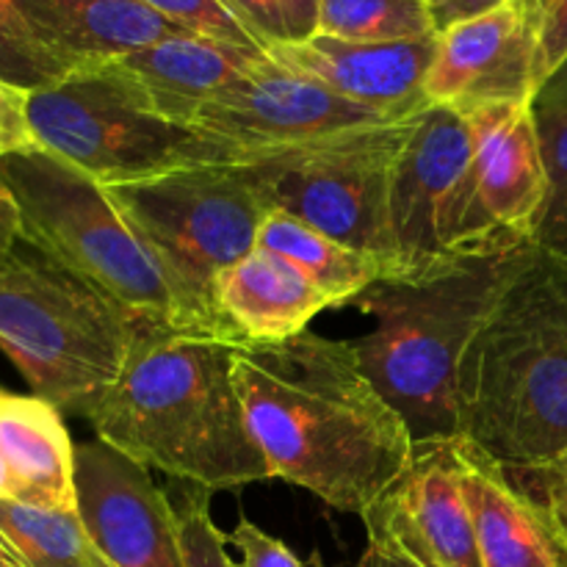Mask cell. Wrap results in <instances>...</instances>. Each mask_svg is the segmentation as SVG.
Here are the masks:
<instances>
[{"instance_id":"obj_10","label":"cell","mask_w":567,"mask_h":567,"mask_svg":"<svg viewBox=\"0 0 567 567\" xmlns=\"http://www.w3.org/2000/svg\"><path fill=\"white\" fill-rule=\"evenodd\" d=\"M391 233L399 277H424L463 258L524 247L493 225L482 203L471 127L460 111L426 105L410 122L393 166Z\"/></svg>"},{"instance_id":"obj_16","label":"cell","mask_w":567,"mask_h":567,"mask_svg":"<svg viewBox=\"0 0 567 567\" xmlns=\"http://www.w3.org/2000/svg\"><path fill=\"white\" fill-rule=\"evenodd\" d=\"M465 120L474 142L476 186L493 225L515 241H532L548 199L546 161L532 103L482 105L465 111Z\"/></svg>"},{"instance_id":"obj_23","label":"cell","mask_w":567,"mask_h":567,"mask_svg":"<svg viewBox=\"0 0 567 567\" xmlns=\"http://www.w3.org/2000/svg\"><path fill=\"white\" fill-rule=\"evenodd\" d=\"M0 529L28 567H116L78 509H44L0 498Z\"/></svg>"},{"instance_id":"obj_41","label":"cell","mask_w":567,"mask_h":567,"mask_svg":"<svg viewBox=\"0 0 567 567\" xmlns=\"http://www.w3.org/2000/svg\"><path fill=\"white\" fill-rule=\"evenodd\" d=\"M6 396H9V393H6V391H3V388H0V402H3V399H6Z\"/></svg>"},{"instance_id":"obj_42","label":"cell","mask_w":567,"mask_h":567,"mask_svg":"<svg viewBox=\"0 0 567 567\" xmlns=\"http://www.w3.org/2000/svg\"><path fill=\"white\" fill-rule=\"evenodd\" d=\"M426 3H432V0H426Z\"/></svg>"},{"instance_id":"obj_17","label":"cell","mask_w":567,"mask_h":567,"mask_svg":"<svg viewBox=\"0 0 567 567\" xmlns=\"http://www.w3.org/2000/svg\"><path fill=\"white\" fill-rule=\"evenodd\" d=\"M465 502L485 567H567V551L535 502L498 460L454 437Z\"/></svg>"},{"instance_id":"obj_36","label":"cell","mask_w":567,"mask_h":567,"mask_svg":"<svg viewBox=\"0 0 567 567\" xmlns=\"http://www.w3.org/2000/svg\"><path fill=\"white\" fill-rule=\"evenodd\" d=\"M17 238H20V210L6 183L0 181V255L9 252Z\"/></svg>"},{"instance_id":"obj_6","label":"cell","mask_w":567,"mask_h":567,"mask_svg":"<svg viewBox=\"0 0 567 567\" xmlns=\"http://www.w3.org/2000/svg\"><path fill=\"white\" fill-rule=\"evenodd\" d=\"M142 330L114 299L22 236L0 255V349L33 396L81 415L122 374Z\"/></svg>"},{"instance_id":"obj_29","label":"cell","mask_w":567,"mask_h":567,"mask_svg":"<svg viewBox=\"0 0 567 567\" xmlns=\"http://www.w3.org/2000/svg\"><path fill=\"white\" fill-rule=\"evenodd\" d=\"M515 485L540 507L567 551V457L540 468H507Z\"/></svg>"},{"instance_id":"obj_8","label":"cell","mask_w":567,"mask_h":567,"mask_svg":"<svg viewBox=\"0 0 567 567\" xmlns=\"http://www.w3.org/2000/svg\"><path fill=\"white\" fill-rule=\"evenodd\" d=\"M28 125L39 147L103 186L238 155L236 144L161 116L114 61L28 92Z\"/></svg>"},{"instance_id":"obj_2","label":"cell","mask_w":567,"mask_h":567,"mask_svg":"<svg viewBox=\"0 0 567 567\" xmlns=\"http://www.w3.org/2000/svg\"><path fill=\"white\" fill-rule=\"evenodd\" d=\"M236 343L147 327L122 374L83 408L97 441L142 468L205 491L275 480L233 377Z\"/></svg>"},{"instance_id":"obj_21","label":"cell","mask_w":567,"mask_h":567,"mask_svg":"<svg viewBox=\"0 0 567 567\" xmlns=\"http://www.w3.org/2000/svg\"><path fill=\"white\" fill-rule=\"evenodd\" d=\"M0 454L14 502L78 509L75 446L55 404L9 393L0 402Z\"/></svg>"},{"instance_id":"obj_9","label":"cell","mask_w":567,"mask_h":567,"mask_svg":"<svg viewBox=\"0 0 567 567\" xmlns=\"http://www.w3.org/2000/svg\"><path fill=\"white\" fill-rule=\"evenodd\" d=\"M413 116L352 127L291 147L260 150L244 155L238 164L247 169L269 210L297 216L324 236L385 260L396 280L391 181Z\"/></svg>"},{"instance_id":"obj_22","label":"cell","mask_w":567,"mask_h":567,"mask_svg":"<svg viewBox=\"0 0 567 567\" xmlns=\"http://www.w3.org/2000/svg\"><path fill=\"white\" fill-rule=\"evenodd\" d=\"M258 247L271 249L302 269L330 299L332 308L352 305L374 282L393 280V269L385 260L347 247L282 210H269L260 227Z\"/></svg>"},{"instance_id":"obj_31","label":"cell","mask_w":567,"mask_h":567,"mask_svg":"<svg viewBox=\"0 0 567 567\" xmlns=\"http://www.w3.org/2000/svg\"><path fill=\"white\" fill-rule=\"evenodd\" d=\"M227 543H233L241 551V563H236V567H302L297 554L286 543L266 535L244 515H238V524L227 535Z\"/></svg>"},{"instance_id":"obj_11","label":"cell","mask_w":567,"mask_h":567,"mask_svg":"<svg viewBox=\"0 0 567 567\" xmlns=\"http://www.w3.org/2000/svg\"><path fill=\"white\" fill-rule=\"evenodd\" d=\"M396 122L286 70L269 55L194 111L188 125L236 144L233 164L249 153L316 142L352 127Z\"/></svg>"},{"instance_id":"obj_39","label":"cell","mask_w":567,"mask_h":567,"mask_svg":"<svg viewBox=\"0 0 567 567\" xmlns=\"http://www.w3.org/2000/svg\"><path fill=\"white\" fill-rule=\"evenodd\" d=\"M0 498H11V480L9 471H6L3 454H0Z\"/></svg>"},{"instance_id":"obj_30","label":"cell","mask_w":567,"mask_h":567,"mask_svg":"<svg viewBox=\"0 0 567 567\" xmlns=\"http://www.w3.org/2000/svg\"><path fill=\"white\" fill-rule=\"evenodd\" d=\"M567 64V0H548L537 31V92Z\"/></svg>"},{"instance_id":"obj_25","label":"cell","mask_w":567,"mask_h":567,"mask_svg":"<svg viewBox=\"0 0 567 567\" xmlns=\"http://www.w3.org/2000/svg\"><path fill=\"white\" fill-rule=\"evenodd\" d=\"M316 33L347 42H413L437 31L426 0H321Z\"/></svg>"},{"instance_id":"obj_1","label":"cell","mask_w":567,"mask_h":567,"mask_svg":"<svg viewBox=\"0 0 567 567\" xmlns=\"http://www.w3.org/2000/svg\"><path fill=\"white\" fill-rule=\"evenodd\" d=\"M233 377L271 476L338 513L363 518L413 457L408 424L349 341L310 330L277 343L241 341Z\"/></svg>"},{"instance_id":"obj_24","label":"cell","mask_w":567,"mask_h":567,"mask_svg":"<svg viewBox=\"0 0 567 567\" xmlns=\"http://www.w3.org/2000/svg\"><path fill=\"white\" fill-rule=\"evenodd\" d=\"M532 111L548 175V199L532 241L567 260V64L537 92Z\"/></svg>"},{"instance_id":"obj_38","label":"cell","mask_w":567,"mask_h":567,"mask_svg":"<svg viewBox=\"0 0 567 567\" xmlns=\"http://www.w3.org/2000/svg\"><path fill=\"white\" fill-rule=\"evenodd\" d=\"M0 567H28L22 563L20 551H17V548L11 546L9 537L3 535V529H0Z\"/></svg>"},{"instance_id":"obj_34","label":"cell","mask_w":567,"mask_h":567,"mask_svg":"<svg viewBox=\"0 0 567 567\" xmlns=\"http://www.w3.org/2000/svg\"><path fill=\"white\" fill-rule=\"evenodd\" d=\"M507 0H432L430 11L435 20V31H446V28L457 25V22L471 20V17L487 14V11L498 9Z\"/></svg>"},{"instance_id":"obj_4","label":"cell","mask_w":567,"mask_h":567,"mask_svg":"<svg viewBox=\"0 0 567 567\" xmlns=\"http://www.w3.org/2000/svg\"><path fill=\"white\" fill-rule=\"evenodd\" d=\"M529 247L463 258L424 277L380 280L352 302L374 319V330L349 343L413 443L460 437V358Z\"/></svg>"},{"instance_id":"obj_33","label":"cell","mask_w":567,"mask_h":567,"mask_svg":"<svg viewBox=\"0 0 567 567\" xmlns=\"http://www.w3.org/2000/svg\"><path fill=\"white\" fill-rule=\"evenodd\" d=\"M225 3L241 17L244 25L255 33V39H258L264 50L269 44L286 42L288 39L277 0H225Z\"/></svg>"},{"instance_id":"obj_7","label":"cell","mask_w":567,"mask_h":567,"mask_svg":"<svg viewBox=\"0 0 567 567\" xmlns=\"http://www.w3.org/2000/svg\"><path fill=\"white\" fill-rule=\"evenodd\" d=\"M0 181L14 197L25 241L114 299L144 327L181 330L164 271L114 208L103 183L42 147L0 158Z\"/></svg>"},{"instance_id":"obj_27","label":"cell","mask_w":567,"mask_h":567,"mask_svg":"<svg viewBox=\"0 0 567 567\" xmlns=\"http://www.w3.org/2000/svg\"><path fill=\"white\" fill-rule=\"evenodd\" d=\"M172 504L186 567H236L227 554V535L210 518V491L188 485Z\"/></svg>"},{"instance_id":"obj_20","label":"cell","mask_w":567,"mask_h":567,"mask_svg":"<svg viewBox=\"0 0 567 567\" xmlns=\"http://www.w3.org/2000/svg\"><path fill=\"white\" fill-rule=\"evenodd\" d=\"M39 37L81 66L105 64L127 53L186 33L142 0H17Z\"/></svg>"},{"instance_id":"obj_14","label":"cell","mask_w":567,"mask_h":567,"mask_svg":"<svg viewBox=\"0 0 567 567\" xmlns=\"http://www.w3.org/2000/svg\"><path fill=\"white\" fill-rule=\"evenodd\" d=\"M78 513L116 567H186L172 496L109 443L75 446Z\"/></svg>"},{"instance_id":"obj_19","label":"cell","mask_w":567,"mask_h":567,"mask_svg":"<svg viewBox=\"0 0 567 567\" xmlns=\"http://www.w3.org/2000/svg\"><path fill=\"white\" fill-rule=\"evenodd\" d=\"M219 313L244 341L277 343L308 332L332 308L302 269L266 247H255L216 280Z\"/></svg>"},{"instance_id":"obj_32","label":"cell","mask_w":567,"mask_h":567,"mask_svg":"<svg viewBox=\"0 0 567 567\" xmlns=\"http://www.w3.org/2000/svg\"><path fill=\"white\" fill-rule=\"evenodd\" d=\"M39 147L28 125V92L0 81V158Z\"/></svg>"},{"instance_id":"obj_37","label":"cell","mask_w":567,"mask_h":567,"mask_svg":"<svg viewBox=\"0 0 567 567\" xmlns=\"http://www.w3.org/2000/svg\"><path fill=\"white\" fill-rule=\"evenodd\" d=\"M358 567H421L419 563H413L410 557H404L402 551L391 546H382V543H369L365 554L360 557Z\"/></svg>"},{"instance_id":"obj_18","label":"cell","mask_w":567,"mask_h":567,"mask_svg":"<svg viewBox=\"0 0 567 567\" xmlns=\"http://www.w3.org/2000/svg\"><path fill=\"white\" fill-rule=\"evenodd\" d=\"M264 55L266 50L175 33L122 55L114 64L161 116L188 125L199 105L252 70Z\"/></svg>"},{"instance_id":"obj_35","label":"cell","mask_w":567,"mask_h":567,"mask_svg":"<svg viewBox=\"0 0 567 567\" xmlns=\"http://www.w3.org/2000/svg\"><path fill=\"white\" fill-rule=\"evenodd\" d=\"M319 3L321 0H277L286 22V42H302L319 31Z\"/></svg>"},{"instance_id":"obj_40","label":"cell","mask_w":567,"mask_h":567,"mask_svg":"<svg viewBox=\"0 0 567 567\" xmlns=\"http://www.w3.org/2000/svg\"><path fill=\"white\" fill-rule=\"evenodd\" d=\"M532 3H535L537 14H540V11H543V6H546V3H548V0H532Z\"/></svg>"},{"instance_id":"obj_13","label":"cell","mask_w":567,"mask_h":567,"mask_svg":"<svg viewBox=\"0 0 567 567\" xmlns=\"http://www.w3.org/2000/svg\"><path fill=\"white\" fill-rule=\"evenodd\" d=\"M537 31L532 0H507L437 33L435 61L426 75L430 105L474 111L482 105L532 103L537 97Z\"/></svg>"},{"instance_id":"obj_15","label":"cell","mask_w":567,"mask_h":567,"mask_svg":"<svg viewBox=\"0 0 567 567\" xmlns=\"http://www.w3.org/2000/svg\"><path fill=\"white\" fill-rule=\"evenodd\" d=\"M435 50L437 33L413 42H347L313 33L302 42L269 44L266 55L388 120H408L430 105L424 83Z\"/></svg>"},{"instance_id":"obj_26","label":"cell","mask_w":567,"mask_h":567,"mask_svg":"<svg viewBox=\"0 0 567 567\" xmlns=\"http://www.w3.org/2000/svg\"><path fill=\"white\" fill-rule=\"evenodd\" d=\"M75 66L37 33L17 0H0V81L37 92L64 81Z\"/></svg>"},{"instance_id":"obj_12","label":"cell","mask_w":567,"mask_h":567,"mask_svg":"<svg viewBox=\"0 0 567 567\" xmlns=\"http://www.w3.org/2000/svg\"><path fill=\"white\" fill-rule=\"evenodd\" d=\"M369 543H382L421 567H485L452 441L415 443L396 482L363 513Z\"/></svg>"},{"instance_id":"obj_28","label":"cell","mask_w":567,"mask_h":567,"mask_svg":"<svg viewBox=\"0 0 567 567\" xmlns=\"http://www.w3.org/2000/svg\"><path fill=\"white\" fill-rule=\"evenodd\" d=\"M142 3H147L150 9L158 11L164 20L186 33L236 44V48L264 50L255 33L244 25L241 17L225 0H142Z\"/></svg>"},{"instance_id":"obj_5","label":"cell","mask_w":567,"mask_h":567,"mask_svg":"<svg viewBox=\"0 0 567 567\" xmlns=\"http://www.w3.org/2000/svg\"><path fill=\"white\" fill-rule=\"evenodd\" d=\"M175 297L183 332L244 338L221 319L216 280L258 247L269 205L241 164H199L103 186Z\"/></svg>"},{"instance_id":"obj_3","label":"cell","mask_w":567,"mask_h":567,"mask_svg":"<svg viewBox=\"0 0 567 567\" xmlns=\"http://www.w3.org/2000/svg\"><path fill=\"white\" fill-rule=\"evenodd\" d=\"M460 437L504 468L567 457V260L532 244L457 365Z\"/></svg>"}]
</instances>
